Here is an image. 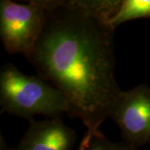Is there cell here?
I'll return each mask as SVG.
<instances>
[{
    "instance_id": "obj_1",
    "label": "cell",
    "mask_w": 150,
    "mask_h": 150,
    "mask_svg": "<svg viewBox=\"0 0 150 150\" xmlns=\"http://www.w3.org/2000/svg\"><path fill=\"white\" fill-rule=\"evenodd\" d=\"M45 21L27 59L80 118L83 137L101 132L123 90L115 79L114 28L121 0H43Z\"/></svg>"
},
{
    "instance_id": "obj_2",
    "label": "cell",
    "mask_w": 150,
    "mask_h": 150,
    "mask_svg": "<svg viewBox=\"0 0 150 150\" xmlns=\"http://www.w3.org/2000/svg\"><path fill=\"white\" fill-rule=\"evenodd\" d=\"M1 112L31 119L36 114L50 118L69 112V103L62 92L40 77L21 73L10 63L0 71Z\"/></svg>"
},
{
    "instance_id": "obj_3",
    "label": "cell",
    "mask_w": 150,
    "mask_h": 150,
    "mask_svg": "<svg viewBox=\"0 0 150 150\" xmlns=\"http://www.w3.org/2000/svg\"><path fill=\"white\" fill-rule=\"evenodd\" d=\"M45 13L43 0L28 4L1 0L0 38L8 54H22L27 58L42 32Z\"/></svg>"
},
{
    "instance_id": "obj_4",
    "label": "cell",
    "mask_w": 150,
    "mask_h": 150,
    "mask_svg": "<svg viewBox=\"0 0 150 150\" xmlns=\"http://www.w3.org/2000/svg\"><path fill=\"white\" fill-rule=\"evenodd\" d=\"M111 118L119 127L126 143L134 146L150 142V88L139 84L123 91Z\"/></svg>"
},
{
    "instance_id": "obj_5",
    "label": "cell",
    "mask_w": 150,
    "mask_h": 150,
    "mask_svg": "<svg viewBox=\"0 0 150 150\" xmlns=\"http://www.w3.org/2000/svg\"><path fill=\"white\" fill-rule=\"evenodd\" d=\"M76 133L59 117L43 121L29 119V127L13 150H72Z\"/></svg>"
},
{
    "instance_id": "obj_6",
    "label": "cell",
    "mask_w": 150,
    "mask_h": 150,
    "mask_svg": "<svg viewBox=\"0 0 150 150\" xmlns=\"http://www.w3.org/2000/svg\"><path fill=\"white\" fill-rule=\"evenodd\" d=\"M138 18L150 19V0H121L116 13L109 19L114 29L125 22Z\"/></svg>"
},
{
    "instance_id": "obj_7",
    "label": "cell",
    "mask_w": 150,
    "mask_h": 150,
    "mask_svg": "<svg viewBox=\"0 0 150 150\" xmlns=\"http://www.w3.org/2000/svg\"><path fill=\"white\" fill-rule=\"evenodd\" d=\"M79 150H139L129 143H115L108 140L102 132L83 137Z\"/></svg>"
}]
</instances>
